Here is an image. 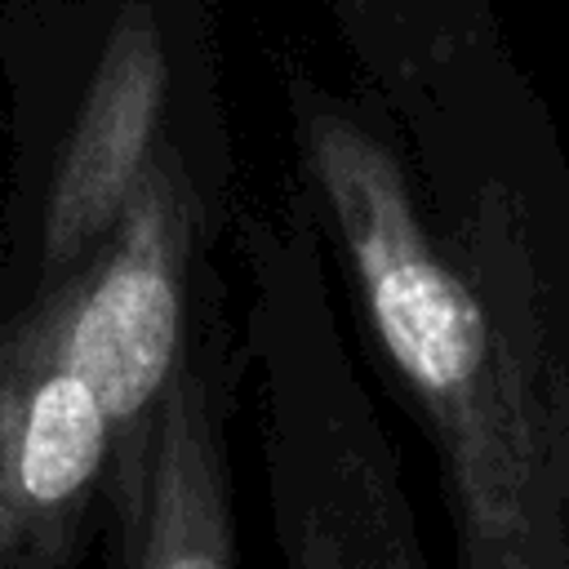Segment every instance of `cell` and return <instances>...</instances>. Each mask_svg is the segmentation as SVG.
Instances as JSON below:
<instances>
[{
  "mask_svg": "<svg viewBox=\"0 0 569 569\" xmlns=\"http://www.w3.org/2000/svg\"><path fill=\"white\" fill-rule=\"evenodd\" d=\"M116 422L31 311L0 320V569H53L107 471Z\"/></svg>",
  "mask_w": 569,
  "mask_h": 569,
  "instance_id": "3",
  "label": "cell"
},
{
  "mask_svg": "<svg viewBox=\"0 0 569 569\" xmlns=\"http://www.w3.org/2000/svg\"><path fill=\"white\" fill-rule=\"evenodd\" d=\"M276 511L284 569H427L378 453L351 431L276 409Z\"/></svg>",
  "mask_w": 569,
  "mask_h": 569,
  "instance_id": "5",
  "label": "cell"
},
{
  "mask_svg": "<svg viewBox=\"0 0 569 569\" xmlns=\"http://www.w3.org/2000/svg\"><path fill=\"white\" fill-rule=\"evenodd\" d=\"M191 231L187 169L160 151L111 231L36 307L124 436L178 373Z\"/></svg>",
  "mask_w": 569,
  "mask_h": 569,
  "instance_id": "2",
  "label": "cell"
},
{
  "mask_svg": "<svg viewBox=\"0 0 569 569\" xmlns=\"http://www.w3.org/2000/svg\"><path fill=\"white\" fill-rule=\"evenodd\" d=\"M129 445L124 569H236L227 476L204 382L178 369L129 427Z\"/></svg>",
  "mask_w": 569,
  "mask_h": 569,
  "instance_id": "6",
  "label": "cell"
},
{
  "mask_svg": "<svg viewBox=\"0 0 569 569\" xmlns=\"http://www.w3.org/2000/svg\"><path fill=\"white\" fill-rule=\"evenodd\" d=\"M164 98L169 62L160 31L142 9H129L102 40L49 182L40 222V258L49 276H67L142 187L147 169L164 151Z\"/></svg>",
  "mask_w": 569,
  "mask_h": 569,
  "instance_id": "4",
  "label": "cell"
},
{
  "mask_svg": "<svg viewBox=\"0 0 569 569\" xmlns=\"http://www.w3.org/2000/svg\"><path fill=\"white\" fill-rule=\"evenodd\" d=\"M302 138L373 333L436 436L462 569H569V373L516 240L480 213L440 236L400 160L342 111Z\"/></svg>",
  "mask_w": 569,
  "mask_h": 569,
  "instance_id": "1",
  "label": "cell"
}]
</instances>
